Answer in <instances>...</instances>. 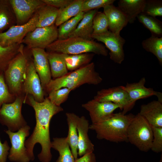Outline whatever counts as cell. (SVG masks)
<instances>
[{"mask_svg": "<svg viewBox=\"0 0 162 162\" xmlns=\"http://www.w3.org/2000/svg\"><path fill=\"white\" fill-rule=\"evenodd\" d=\"M154 17L162 16V1L147 0L143 12Z\"/></svg>", "mask_w": 162, "mask_h": 162, "instance_id": "36", "label": "cell"}, {"mask_svg": "<svg viewBox=\"0 0 162 162\" xmlns=\"http://www.w3.org/2000/svg\"><path fill=\"white\" fill-rule=\"evenodd\" d=\"M82 107L88 112L92 124L104 121L111 117L116 109L122 108L119 105L110 102H101L94 99L82 105Z\"/></svg>", "mask_w": 162, "mask_h": 162, "instance_id": "14", "label": "cell"}, {"mask_svg": "<svg viewBox=\"0 0 162 162\" xmlns=\"http://www.w3.org/2000/svg\"><path fill=\"white\" fill-rule=\"evenodd\" d=\"M146 0H120L118 8L126 17L128 22L133 23L137 16L143 12Z\"/></svg>", "mask_w": 162, "mask_h": 162, "instance_id": "21", "label": "cell"}, {"mask_svg": "<svg viewBox=\"0 0 162 162\" xmlns=\"http://www.w3.org/2000/svg\"><path fill=\"white\" fill-rule=\"evenodd\" d=\"M30 127L27 125L16 132L9 130H5L11 143L8 158L10 161L15 162H29L31 160L25 146L26 138L29 135Z\"/></svg>", "mask_w": 162, "mask_h": 162, "instance_id": "9", "label": "cell"}, {"mask_svg": "<svg viewBox=\"0 0 162 162\" xmlns=\"http://www.w3.org/2000/svg\"><path fill=\"white\" fill-rule=\"evenodd\" d=\"M14 97L9 90L4 73H0V108L4 104L13 102L15 99Z\"/></svg>", "mask_w": 162, "mask_h": 162, "instance_id": "37", "label": "cell"}, {"mask_svg": "<svg viewBox=\"0 0 162 162\" xmlns=\"http://www.w3.org/2000/svg\"><path fill=\"white\" fill-rule=\"evenodd\" d=\"M83 0H74L69 5L58 9L57 16L55 23L57 27L76 16L82 12Z\"/></svg>", "mask_w": 162, "mask_h": 162, "instance_id": "28", "label": "cell"}, {"mask_svg": "<svg viewBox=\"0 0 162 162\" xmlns=\"http://www.w3.org/2000/svg\"><path fill=\"white\" fill-rule=\"evenodd\" d=\"M92 39H95L103 43L110 50V59L114 62L121 64L124 59L125 55L123 46L125 40L120 35L116 34L108 30L97 34H92Z\"/></svg>", "mask_w": 162, "mask_h": 162, "instance_id": "11", "label": "cell"}, {"mask_svg": "<svg viewBox=\"0 0 162 162\" xmlns=\"http://www.w3.org/2000/svg\"><path fill=\"white\" fill-rule=\"evenodd\" d=\"M162 161V160H161H161H160L159 162H161V161Z\"/></svg>", "mask_w": 162, "mask_h": 162, "instance_id": "43", "label": "cell"}, {"mask_svg": "<svg viewBox=\"0 0 162 162\" xmlns=\"http://www.w3.org/2000/svg\"><path fill=\"white\" fill-rule=\"evenodd\" d=\"M66 116L68 128L66 140L76 160L78 158V135L77 126L80 117L74 113L69 112H66Z\"/></svg>", "mask_w": 162, "mask_h": 162, "instance_id": "23", "label": "cell"}, {"mask_svg": "<svg viewBox=\"0 0 162 162\" xmlns=\"http://www.w3.org/2000/svg\"><path fill=\"white\" fill-rule=\"evenodd\" d=\"M38 15L37 12L27 23L22 25H15L0 33V44L7 47L20 44L29 32L36 28Z\"/></svg>", "mask_w": 162, "mask_h": 162, "instance_id": "10", "label": "cell"}, {"mask_svg": "<svg viewBox=\"0 0 162 162\" xmlns=\"http://www.w3.org/2000/svg\"><path fill=\"white\" fill-rule=\"evenodd\" d=\"M24 49L12 60L4 73L10 92L16 97L23 91L27 70L28 61Z\"/></svg>", "mask_w": 162, "mask_h": 162, "instance_id": "5", "label": "cell"}, {"mask_svg": "<svg viewBox=\"0 0 162 162\" xmlns=\"http://www.w3.org/2000/svg\"><path fill=\"white\" fill-rule=\"evenodd\" d=\"M10 149L7 141L2 143L0 140V162H6Z\"/></svg>", "mask_w": 162, "mask_h": 162, "instance_id": "41", "label": "cell"}, {"mask_svg": "<svg viewBox=\"0 0 162 162\" xmlns=\"http://www.w3.org/2000/svg\"><path fill=\"white\" fill-rule=\"evenodd\" d=\"M115 0H83L82 6V12L98 9L109 4H113Z\"/></svg>", "mask_w": 162, "mask_h": 162, "instance_id": "38", "label": "cell"}, {"mask_svg": "<svg viewBox=\"0 0 162 162\" xmlns=\"http://www.w3.org/2000/svg\"><path fill=\"white\" fill-rule=\"evenodd\" d=\"M24 48L22 44L7 47L0 44V73H4L12 60Z\"/></svg>", "mask_w": 162, "mask_h": 162, "instance_id": "29", "label": "cell"}, {"mask_svg": "<svg viewBox=\"0 0 162 162\" xmlns=\"http://www.w3.org/2000/svg\"><path fill=\"white\" fill-rule=\"evenodd\" d=\"M92 23V34H99L108 30V20L104 12L98 11L93 18Z\"/></svg>", "mask_w": 162, "mask_h": 162, "instance_id": "34", "label": "cell"}, {"mask_svg": "<svg viewBox=\"0 0 162 162\" xmlns=\"http://www.w3.org/2000/svg\"><path fill=\"white\" fill-rule=\"evenodd\" d=\"M89 126L88 121L84 116L79 117L77 129L78 135V154L80 156L93 152L94 150V146L88 136Z\"/></svg>", "mask_w": 162, "mask_h": 162, "instance_id": "19", "label": "cell"}, {"mask_svg": "<svg viewBox=\"0 0 162 162\" xmlns=\"http://www.w3.org/2000/svg\"><path fill=\"white\" fill-rule=\"evenodd\" d=\"M31 50L35 69L39 77L42 87L45 89L52 79L47 52L45 49L40 48H33Z\"/></svg>", "mask_w": 162, "mask_h": 162, "instance_id": "17", "label": "cell"}, {"mask_svg": "<svg viewBox=\"0 0 162 162\" xmlns=\"http://www.w3.org/2000/svg\"><path fill=\"white\" fill-rule=\"evenodd\" d=\"M128 141L140 151L151 149L153 138L152 126L139 113L135 115L127 131Z\"/></svg>", "mask_w": 162, "mask_h": 162, "instance_id": "6", "label": "cell"}, {"mask_svg": "<svg viewBox=\"0 0 162 162\" xmlns=\"http://www.w3.org/2000/svg\"><path fill=\"white\" fill-rule=\"evenodd\" d=\"M16 25L15 15L9 0H0V33Z\"/></svg>", "mask_w": 162, "mask_h": 162, "instance_id": "25", "label": "cell"}, {"mask_svg": "<svg viewBox=\"0 0 162 162\" xmlns=\"http://www.w3.org/2000/svg\"><path fill=\"white\" fill-rule=\"evenodd\" d=\"M139 113L152 126L162 127V103L154 100L142 104Z\"/></svg>", "mask_w": 162, "mask_h": 162, "instance_id": "20", "label": "cell"}, {"mask_svg": "<svg viewBox=\"0 0 162 162\" xmlns=\"http://www.w3.org/2000/svg\"><path fill=\"white\" fill-rule=\"evenodd\" d=\"M143 48L146 51L154 55L160 64H162V37L151 35L142 42Z\"/></svg>", "mask_w": 162, "mask_h": 162, "instance_id": "33", "label": "cell"}, {"mask_svg": "<svg viewBox=\"0 0 162 162\" xmlns=\"http://www.w3.org/2000/svg\"><path fill=\"white\" fill-rule=\"evenodd\" d=\"M146 82V79L143 77L137 82H127L125 86H122V88L129 95L132 108L137 100L152 96H156L158 98V100L162 103V93L155 91L153 88L146 87L145 86Z\"/></svg>", "mask_w": 162, "mask_h": 162, "instance_id": "16", "label": "cell"}, {"mask_svg": "<svg viewBox=\"0 0 162 162\" xmlns=\"http://www.w3.org/2000/svg\"><path fill=\"white\" fill-rule=\"evenodd\" d=\"M134 116L122 112L114 113L107 120L89 125V129L95 132L98 139L116 143L128 142V128Z\"/></svg>", "mask_w": 162, "mask_h": 162, "instance_id": "2", "label": "cell"}, {"mask_svg": "<svg viewBox=\"0 0 162 162\" xmlns=\"http://www.w3.org/2000/svg\"><path fill=\"white\" fill-rule=\"evenodd\" d=\"M138 21L150 32L152 36L162 37V22L156 18L143 13L137 16Z\"/></svg>", "mask_w": 162, "mask_h": 162, "instance_id": "31", "label": "cell"}, {"mask_svg": "<svg viewBox=\"0 0 162 162\" xmlns=\"http://www.w3.org/2000/svg\"><path fill=\"white\" fill-rule=\"evenodd\" d=\"M51 147L57 151L59 156L56 162H75V159L66 137H55L51 142Z\"/></svg>", "mask_w": 162, "mask_h": 162, "instance_id": "27", "label": "cell"}, {"mask_svg": "<svg viewBox=\"0 0 162 162\" xmlns=\"http://www.w3.org/2000/svg\"><path fill=\"white\" fill-rule=\"evenodd\" d=\"M58 9L45 4L37 11L38 15L36 27H43L55 24Z\"/></svg>", "mask_w": 162, "mask_h": 162, "instance_id": "26", "label": "cell"}, {"mask_svg": "<svg viewBox=\"0 0 162 162\" xmlns=\"http://www.w3.org/2000/svg\"><path fill=\"white\" fill-rule=\"evenodd\" d=\"M43 89L33 61H28L23 90L27 95H32L36 101L41 102L45 99Z\"/></svg>", "mask_w": 162, "mask_h": 162, "instance_id": "15", "label": "cell"}, {"mask_svg": "<svg viewBox=\"0 0 162 162\" xmlns=\"http://www.w3.org/2000/svg\"><path fill=\"white\" fill-rule=\"evenodd\" d=\"M98 11V9H95L85 12L76 29L69 35L68 38L80 37L92 39L90 36L93 32V20Z\"/></svg>", "mask_w": 162, "mask_h": 162, "instance_id": "22", "label": "cell"}, {"mask_svg": "<svg viewBox=\"0 0 162 162\" xmlns=\"http://www.w3.org/2000/svg\"><path fill=\"white\" fill-rule=\"evenodd\" d=\"M24 100L20 96H17L13 102L4 104L0 108V123L11 131L15 132L27 125L21 113Z\"/></svg>", "mask_w": 162, "mask_h": 162, "instance_id": "7", "label": "cell"}, {"mask_svg": "<svg viewBox=\"0 0 162 162\" xmlns=\"http://www.w3.org/2000/svg\"><path fill=\"white\" fill-rule=\"evenodd\" d=\"M84 13V12H80L60 25L58 28V39L64 40L68 38L82 18Z\"/></svg>", "mask_w": 162, "mask_h": 162, "instance_id": "32", "label": "cell"}, {"mask_svg": "<svg viewBox=\"0 0 162 162\" xmlns=\"http://www.w3.org/2000/svg\"><path fill=\"white\" fill-rule=\"evenodd\" d=\"M94 99L99 102H110L119 105L124 114L133 108L129 95L122 86L100 90L97 92Z\"/></svg>", "mask_w": 162, "mask_h": 162, "instance_id": "12", "label": "cell"}, {"mask_svg": "<svg viewBox=\"0 0 162 162\" xmlns=\"http://www.w3.org/2000/svg\"><path fill=\"white\" fill-rule=\"evenodd\" d=\"M74 0H42L45 3L58 9L64 8L70 4Z\"/></svg>", "mask_w": 162, "mask_h": 162, "instance_id": "40", "label": "cell"}, {"mask_svg": "<svg viewBox=\"0 0 162 162\" xmlns=\"http://www.w3.org/2000/svg\"><path fill=\"white\" fill-rule=\"evenodd\" d=\"M153 138L151 150L158 153L162 152V127H152Z\"/></svg>", "mask_w": 162, "mask_h": 162, "instance_id": "39", "label": "cell"}, {"mask_svg": "<svg viewBox=\"0 0 162 162\" xmlns=\"http://www.w3.org/2000/svg\"><path fill=\"white\" fill-rule=\"evenodd\" d=\"M14 12L16 25L28 22L38 10L46 4L42 0H9Z\"/></svg>", "mask_w": 162, "mask_h": 162, "instance_id": "13", "label": "cell"}, {"mask_svg": "<svg viewBox=\"0 0 162 162\" xmlns=\"http://www.w3.org/2000/svg\"><path fill=\"white\" fill-rule=\"evenodd\" d=\"M28 104L34 109L35 113L36 124L33 132L25 141V146L31 160L34 156L33 149L37 143L41 147L38 158L41 162H50L52 154L51 152V142L50 133V120L55 115L63 110L60 106L53 104L48 98L41 102L36 101L31 95H28Z\"/></svg>", "mask_w": 162, "mask_h": 162, "instance_id": "1", "label": "cell"}, {"mask_svg": "<svg viewBox=\"0 0 162 162\" xmlns=\"http://www.w3.org/2000/svg\"><path fill=\"white\" fill-rule=\"evenodd\" d=\"M51 76L54 79L62 77L68 73L66 64L65 54L47 52Z\"/></svg>", "mask_w": 162, "mask_h": 162, "instance_id": "24", "label": "cell"}, {"mask_svg": "<svg viewBox=\"0 0 162 162\" xmlns=\"http://www.w3.org/2000/svg\"><path fill=\"white\" fill-rule=\"evenodd\" d=\"M71 91L67 88H62L52 90L49 93L48 98L54 104L60 106L67 99Z\"/></svg>", "mask_w": 162, "mask_h": 162, "instance_id": "35", "label": "cell"}, {"mask_svg": "<svg viewBox=\"0 0 162 162\" xmlns=\"http://www.w3.org/2000/svg\"><path fill=\"white\" fill-rule=\"evenodd\" d=\"M94 54L86 53L75 55L65 54V59L68 70L73 71L91 63Z\"/></svg>", "mask_w": 162, "mask_h": 162, "instance_id": "30", "label": "cell"}, {"mask_svg": "<svg viewBox=\"0 0 162 162\" xmlns=\"http://www.w3.org/2000/svg\"><path fill=\"white\" fill-rule=\"evenodd\" d=\"M75 162H96V158L93 152L86 153L75 160Z\"/></svg>", "mask_w": 162, "mask_h": 162, "instance_id": "42", "label": "cell"}, {"mask_svg": "<svg viewBox=\"0 0 162 162\" xmlns=\"http://www.w3.org/2000/svg\"><path fill=\"white\" fill-rule=\"evenodd\" d=\"M103 8L104 13L108 20L109 31L120 35L121 31L128 23L126 17L118 7L113 4L107 5Z\"/></svg>", "mask_w": 162, "mask_h": 162, "instance_id": "18", "label": "cell"}, {"mask_svg": "<svg viewBox=\"0 0 162 162\" xmlns=\"http://www.w3.org/2000/svg\"><path fill=\"white\" fill-rule=\"evenodd\" d=\"M102 80L95 70L94 63L92 62L62 77L52 79L45 89L48 93L62 88H67L72 91L84 84L98 85Z\"/></svg>", "mask_w": 162, "mask_h": 162, "instance_id": "3", "label": "cell"}, {"mask_svg": "<svg viewBox=\"0 0 162 162\" xmlns=\"http://www.w3.org/2000/svg\"><path fill=\"white\" fill-rule=\"evenodd\" d=\"M47 52H56L67 55L84 53L106 56L108 51L103 44L92 39L80 37H72L64 40L57 39L46 49Z\"/></svg>", "mask_w": 162, "mask_h": 162, "instance_id": "4", "label": "cell"}, {"mask_svg": "<svg viewBox=\"0 0 162 162\" xmlns=\"http://www.w3.org/2000/svg\"><path fill=\"white\" fill-rule=\"evenodd\" d=\"M58 38V31L55 25L50 26L36 27L28 33L22 41L27 48L45 49Z\"/></svg>", "mask_w": 162, "mask_h": 162, "instance_id": "8", "label": "cell"}]
</instances>
